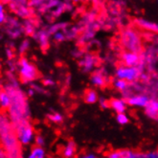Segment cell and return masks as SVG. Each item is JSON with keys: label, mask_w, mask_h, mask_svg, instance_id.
<instances>
[{"label": "cell", "mask_w": 158, "mask_h": 158, "mask_svg": "<svg viewBox=\"0 0 158 158\" xmlns=\"http://www.w3.org/2000/svg\"><path fill=\"white\" fill-rule=\"evenodd\" d=\"M5 89L12 99L11 106L7 110V113L14 126L23 120H29L31 112L25 93L19 88V86H14L10 82L5 86Z\"/></svg>", "instance_id": "obj_1"}, {"label": "cell", "mask_w": 158, "mask_h": 158, "mask_svg": "<svg viewBox=\"0 0 158 158\" xmlns=\"http://www.w3.org/2000/svg\"><path fill=\"white\" fill-rule=\"evenodd\" d=\"M0 143L7 152L8 157L21 156V143L17 138L13 122L5 112H0Z\"/></svg>", "instance_id": "obj_2"}, {"label": "cell", "mask_w": 158, "mask_h": 158, "mask_svg": "<svg viewBox=\"0 0 158 158\" xmlns=\"http://www.w3.org/2000/svg\"><path fill=\"white\" fill-rule=\"evenodd\" d=\"M121 44L127 51L141 54L143 52V40L141 35L132 28H125L121 33Z\"/></svg>", "instance_id": "obj_3"}, {"label": "cell", "mask_w": 158, "mask_h": 158, "mask_svg": "<svg viewBox=\"0 0 158 158\" xmlns=\"http://www.w3.org/2000/svg\"><path fill=\"white\" fill-rule=\"evenodd\" d=\"M19 68V79L23 85L31 83L38 80L40 77V72L33 63L25 58H21L17 64Z\"/></svg>", "instance_id": "obj_4"}, {"label": "cell", "mask_w": 158, "mask_h": 158, "mask_svg": "<svg viewBox=\"0 0 158 158\" xmlns=\"http://www.w3.org/2000/svg\"><path fill=\"white\" fill-rule=\"evenodd\" d=\"M17 138L21 145H29L35 139V131L29 120H23L15 126Z\"/></svg>", "instance_id": "obj_5"}, {"label": "cell", "mask_w": 158, "mask_h": 158, "mask_svg": "<svg viewBox=\"0 0 158 158\" xmlns=\"http://www.w3.org/2000/svg\"><path fill=\"white\" fill-rule=\"evenodd\" d=\"M143 69L144 68L139 66H127L121 64L116 69V77L118 79H123L127 81L128 82L133 83L140 79L143 73Z\"/></svg>", "instance_id": "obj_6"}, {"label": "cell", "mask_w": 158, "mask_h": 158, "mask_svg": "<svg viewBox=\"0 0 158 158\" xmlns=\"http://www.w3.org/2000/svg\"><path fill=\"white\" fill-rule=\"evenodd\" d=\"M121 61L123 65L127 66H139L144 68V64L146 63L143 58L142 53H135L131 51H125L121 55Z\"/></svg>", "instance_id": "obj_7"}, {"label": "cell", "mask_w": 158, "mask_h": 158, "mask_svg": "<svg viewBox=\"0 0 158 158\" xmlns=\"http://www.w3.org/2000/svg\"><path fill=\"white\" fill-rule=\"evenodd\" d=\"M98 58L92 54H85L80 61V67L82 72L89 73L92 69L97 65Z\"/></svg>", "instance_id": "obj_8"}, {"label": "cell", "mask_w": 158, "mask_h": 158, "mask_svg": "<svg viewBox=\"0 0 158 158\" xmlns=\"http://www.w3.org/2000/svg\"><path fill=\"white\" fill-rule=\"evenodd\" d=\"M49 36L50 34L47 30H40L39 32H35L33 35V38L39 42L40 48L42 51H46L49 48Z\"/></svg>", "instance_id": "obj_9"}, {"label": "cell", "mask_w": 158, "mask_h": 158, "mask_svg": "<svg viewBox=\"0 0 158 158\" xmlns=\"http://www.w3.org/2000/svg\"><path fill=\"white\" fill-rule=\"evenodd\" d=\"M134 23L137 27L140 28V29L158 35V23L144 19V18H136L134 20Z\"/></svg>", "instance_id": "obj_10"}, {"label": "cell", "mask_w": 158, "mask_h": 158, "mask_svg": "<svg viewBox=\"0 0 158 158\" xmlns=\"http://www.w3.org/2000/svg\"><path fill=\"white\" fill-rule=\"evenodd\" d=\"M90 81L93 85L99 88H104L107 85V78L105 76L104 72L102 70H96L90 77Z\"/></svg>", "instance_id": "obj_11"}, {"label": "cell", "mask_w": 158, "mask_h": 158, "mask_svg": "<svg viewBox=\"0 0 158 158\" xmlns=\"http://www.w3.org/2000/svg\"><path fill=\"white\" fill-rule=\"evenodd\" d=\"M151 99L147 95H131L126 99L127 105L131 106L145 107Z\"/></svg>", "instance_id": "obj_12"}, {"label": "cell", "mask_w": 158, "mask_h": 158, "mask_svg": "<svg viewBox=\"0 0 158 158\" xmlns=\"http://www.w3.org/2000/svg\"><path fill=\"white\" fill-rule=\"evenodd\" d=\"M145 112L150 118L158 121V101L155 99H151L148 101L145 106Z\"/></svg>", "instance_id": "obj_13"}, {"label": "cell", "mask_w": 158, "mask_h": 158, "mask_svg": "<svg viewBox=\"0 0 158 158\" xmlns=\"http://www.w3.org/2000/svg\"><path fill=\"white\" fill-rule=\"evenodd\" d=\"M127 105V101L124 99H112L109 101V107L112 108L116 113L126 112Z\"/></svg>", "instance_id": "obj_14"}, {"label": "cell", "mask_w": 158, "mask_h": 158, "mask_svg": "<svg viewBox=\"0 0 158 158\" xmlns=\"http://www.w3.org/2000/svg\"><path fill=\"white\" fill-rule=\"evenodd\" d=\"M11 103H12V99L8 91L5 88L0 90V107L3 110H8L11 106Z\"/></svg>", "instance_id": "obj_15"}, {"label": "cell", "mask_w": 158, "mask_h": 158, "mask_svg": "<svg viewBox=\"0 0 158 158\" xmlns=\"http://www.w3.org/2000/svg\"><path fill=\"white\" fill-rule=\"evenodd\" d=\"M15 13L16 14L17 16L22 17V18H30L31 15H33L34 11H33V8L27 6V5H21L19 7H17Z\"/></svg>", "instance_id": "obj_16"}, {"label": "cell", "mask_w": 158, "mask_h": 158, "mask_svg": "<svg viewBox=\"0 0 158 158\" xmlns=\"http://www.w3.org/2000/svg\"><path fill=\"white\" fill-rule=\"evenodd\" d=\"M23 27L22 26H15V27H8L7 28V33L11 39L15 40L20 38L22 33H23Z\"/></svg>", "instance_id": "obj_17"}, {"label": "cell", "mask_w": 158, "mask_h": 158, "mask_svg": "<svg viewBox=\"0 0 158 158\" xmlns=\"http://www.w3.org/2000/svg\"><path fill=\"white\" fill-rule=\"evenodd\" d=\"M23 31H24V34L27 35H34V34L35 33V22L31 19H26L23 23Z\"/></svg>", "instance_id": "obj_18"}, {"label": "cell", "mask_w": 158, "mask_h": 158, "mask_svg": "<svg viewBox=\"0 0 158 158\" xmlns=\"http://www.w3.org/2000/svg\"><path fill=\"white\" fill-rule=\"evenodd\" d=\"M76 144L74 141H69L66 146L64 147L63 152H62V155L64 157H73L76 153Z\"/></svg>", "instance_id": "obj_19"}, {"label": "cell", "mask_w": 158, "mask_h": 158, "mask_svg": "<svg viewBox=\"0 0 158 158\" xmlns=\"http://www.w3.org/2000/svg\"><path fill=\"white\" fill-rule=\"evenodd\" d=\"M113 85L116 89H118L119 91L121 92H125L127 91L128 88H129V85H131V82H128L126 80H123V79H118L115 80L113 81Z\"/></svg>", "instance_id": "obj_20"}, {"label": "cell", "mask_w": 158, "mask_h": 158, "mask_svg": "<svg viewBox=\"0 0 158 158\" xmlns=\"http://www.w3.org/2000/svg\"><path fill=\"white\" fill-rule=\"evenodd\" d=\"M45 157V151L40 146H35L32 148L29 158H43Z\"/></svg>", "instance_id": "obj_21"}, {"label": "cell", "mask_w": 158, "mask_h": 158, "mask_svg": "<svg viewBox=\"0 0 158 158\" xmlns=\"http://www.w3.org/2000/svg\"><path fill=\"white\" fill-rule=\"evenodd\" d=\"M68 27V23H65V22H61V23H57V24H53L51 26L48 27V33L51 35L55 34L56 32H59V31H64Z\"/></svg>", "instance_id": "obj_22"}, {"label": "cell", "mask_w": 158, "mask_h": 158, "mask_svg": "<svg viewBox=\"0 0 158 158\" xmlns=\"http://www.w3.org/2000/svg\"><path fill=\"white\" fill-rule=\"evenodd\" d=\"M85 101L87 104H95L98 101V95H97L96 91L92 90V89L87 90L85 94Z\"/></svg>", "instance_id": "obj_23"}, {"label": "cell", "mask_w": 158, "mask_h": 158, "mask_svg": "<svg viewBox=\"0 0 158 158\" xmlns=\"http://www.w3.org/2000/svg\"><path fill=\"white\" fill-rule=\"evenodd\" d=\"M47 118L49 119V121H51L52 123H55V124H60L62 123L63 121V117L60 113L59 112H53V113H50L47 115Z\"/></svg>", "instance_id": "obj_24"}, {"label": "cell", "mask_w": 158, "mask_h": 158, "mask_svg": "<svg viewBox=\"0 0 158 158\" xmlns=\"http://www.w3.org/2000/svg\"><path fill=\"white\" fill-rule=\"evenodd\" d=\"M52 35H53L54 41H56V42H62L64 40H66V36H65V34H64V31L56 32Z\"/></svg>", "instance_id": "obj_25"}, {"label": "cell", "mask_w": 158, "mask_h": 158, "mask_svg": "<svg viewBox=\"0 0 158 158\" xmlns=\"http://www.w3.org/2000/svg\"><path fill=\"white\" fill-rule=\"evenodd\" d=\"M29 47H30V40L26 39V40H24L20 43V45H19V48H18L19 54H21V55L25 54V53L27 52V50L29 49Z\"/></svg>", "instance_id": "obj_26"}, {"label": "cell", "mask_w": 158, "mask_h": 158, "mask_svg": "<svg viewBox=\"0 0 158 158\" xmlns=\"http://www.w3.org/2000/svg\"><path fill=\"white\" fill-rule=\"evenodd\" d=\"M116 120H117L118 124H120V125H127L128 123V121H129L127 116L125 114V112H123V113H117Z\"/></svg>", "instance_id": "obj_27"}, {"label": "cell", "mask_w": 158, "mask_h": 158, "mask_svg": "<svg viewBox=\"0 0 158 158\" xmlns=\"http://www.w3.org/2000/svg\"><path fill=\"white\" fill-rule=\"evenodd\" d=\"M48 0H30L28 2V6L31 7V8H40L41 5H43L44 3L47 2Z\"/></svg>", "instance_id": "obj_28"}, {"label": "cell", "mask_w": 158, "mask_h": 158, "mask_svg": "<svg viewBox=\"0 0 158 158\" xmlns=\"http://www.w3.org/2000/svg\"><path fill=\"white\" fill-rule=\"evenodd\" d=\"M6 20H7V16L4 10V5L2 4V2H0V24L5 23Z\"/></svg>", "instance_id": "obj_29"}, {"label": "cell", "mask_w": 158, "mask_h": 158, "mask_svg": "<svg viewBox=\"0 0 158 158\" xmlns=\"http://www.w3.org/2000/svg\"><path fill=\"white\" fill-rule=\"evenodd\" d=\"M144 158H158V151L144 152Z\"/></svg>", "instance_id": "obj_30"}, {"label": "cell", "mask_w": 158, "mask_h": 158, "mask_svg": "<svg viewBox=\"0 0 158 158\" xmlns=\"http://www.w3.org/2000/svg\"><path fill=\"white\" fill-rule=\"evenodd\" d=\"M35 145L36 146H40V147H43L44 144H45L44 138L41 135H36L35 137Z\"/></svg>", "instance_id": "obj_31"}, {"label": "cell", "mask_w": 158, "mask_h": 158, "mask_svg": "<svg viewBox=\"0 0 158 158\" xmlns=\"http://www.w3.org/2000/svg\"><path fill=\"white\" fill-rule=\"evenodd\" d=\"M42 83L44 86H53L55 85V81L51 78H45L43 81H42Z\"/></svg>", "instance_id": "obj_32"}, {"label": "cell", "mask_w": 158, "mask_h": 158, "mask_svg": "<svg viewBox=\"0 0 158 158\" xmlns=\"http://www.w3.org/2000/svg\"><path fill=\"white\" fill-rule=\"evenodd\" d=\"M31 87L35 89V92H39V93H41V94H44V93H46V91L40 85H35V83H31Z\"/></svg>", "instance_id": "obj_33"}, {"label": "cell", "mask_w": 158, "mask_h": 158, "mask_svg": "<svg viewBox=\"0 0 158 158\" xmlns=\"http://www.w3.org/2000/svg\"><path fill=\"white\" fill-rule=\"evenodd\" d=\"M100 106L103 107V108H107L109 107V101L104 100V99H101L100 100Z\"/></svg>", "instance_id": "obj_34"}, {"label": "cell", "mask_w": 158, "mask_h": 158, "mask_svg": "<svg viewBox=\"0 0 158 158\" xmlns=\"http://www.w3.org/2000/svg\"><path fill=\"white\" fill-rule=\"evenodd\" d=\"M4 157H8L7 152L5 151V148L3 147H0V158H4Z\"/></svg>", "instance_id": "obj_35"}, {"label": "cell", "mask_w": 158, "mask_h": 158, "mask_svg": "<svg viewBox=\"0 0 158 158\" xmlns=\"http://www.w3.org/2000/svg\"><path fill=\"white\" fill-rule=\"evenodd\" d=\"M73 56L75 58H81L82 57V51L81 50H75L73 52Z\"/></svg>", "instance_id": "obj_36"}, {"label": "cell", "mask_w": 158, "mask_h": 158, "mask_svg": "<svg viewBox=\"0 0 158 158\" xmlns=\"http://www.w3.org/2000/svg\"><path fill=\"white\" fill-rule=\"evenodd\" d=\"M6 53H7V57L10 60H12L14 58V52H13V50L11 48H8L6 50Z\"/></svg>", "instance_id": "obj_37"}, {"label": "cell", "mask_w": 158, "mask_h": 158, "mask_svg": "<svg viewBox=\"0 0 158 158\" xmlns=\"http://www.w3.org/2000/svg\"><path fill=\"white\" fill-rule=\"evenodd\" d=\"M35 89L31 87L29 90H28V96H29V97H33V96L35 95Z\"/></svg>", "instance_id": "obj_38"}, {"label": "cell", "mask_w": 158, "mask_h": 158, "mask_svg": "<svg viewBox=\"0 0 158 158\" xmlns=\"http://www.w3.org/2000/svg\"><path fill=\"white\" fill-rule=\"evenodd\" d=\"M82 157H83V158H95L96 155H95V154H93V153H87L86 155H83Z\"/></svg>", "instance_id": "obj_39"}, {"label": "cell", "mask_w": 158, "mask_h": 158, "mask_svg": "<svg viewBox=\"0 0 158 158\" xmlns=\"http://www.w3.org/2000/svg\"><path fill=\"white\" fill-rule=\"evenodd\" d=\"M88 0H72V2L74 3H79V2H86ZM89 1H92V0H89Z\"/></svg>", "instance_id": "obj_40"}, {"label": "cell", "mask_w": 158, "mask_h": 158, "mask_svg": "<svg viewBox=\"0 0 158 158\" xmlns=\"http://www.w3.org/2000/svg\"><path fill=\"white\" fill-rule=\"evenodd\" d=\"M1 1H2V0H0V2H1Z\"/></svg>", "instance_id": "obj_41"}, {"label": "cell", "mask_w": 158, "mask_h": 158, "mask_svg": "<svg viewBox=\"0 0 158 158\" xmlns=\"http://www.w3.org/2000/svg\"><path fill=\"white\" fill-rule=\"evenodd\" d=\"M0 68H1V65H0Z\"/></svg>", "instance_id": "obj_42"}, {"label": "cell", "mask_w": 158, "mask_h": 158, "mask_svg": "<svg viewBox=\"0 0 158 158\" xmlns=\"http://www.w3.org/2000/svg\"><path fill=\"white\" fill-rule=\"evenodd\" d=\"M157 1H158V0H157Z\"/></svg>", "instance_id": "obj_43"}]
</instances>
